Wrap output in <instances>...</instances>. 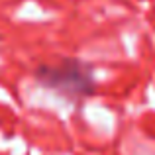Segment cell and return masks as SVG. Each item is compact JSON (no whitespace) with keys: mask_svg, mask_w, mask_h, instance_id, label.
Segmentation results:
<instances>
[{"mask_svg":"<svg viewBox=\"0 0 155 155\" xmlns=\"http://www.w3.org/2000/svg\"><path fill=\"white\" fill-rule=\"evenodd\" d=\"M38 77L43 84L69 94L87 96L94 91L91 69L81 61H63L59 65H45L38 71Z\"/></svg>","mask_w":155,"mask_h":155,"instance_id":"1","label":"cell"}]
</instances>
